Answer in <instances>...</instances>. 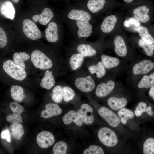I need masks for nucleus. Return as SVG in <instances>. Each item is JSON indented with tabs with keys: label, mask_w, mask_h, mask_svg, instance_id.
Masks as SVG:
<instances>
[{
	"label": "nucleus",
	"mask_w": 154,
	"mask_h": 154,
	"mask_svg": "<svg viewBox=\"0 0 154 154\" xmlns=\"http://www.w3.org/2000/svg\"><path fill=\"white\" fill-rule=\"evenodd\" d=\"M31 60L35 67L40 70H48L53 66L51 59L44 52L38 50L32 52Z\"/></svg>",
	"instance_id": "nucleus-1"
},
{
	"label": "nucleus",
	"mask_w": 154,
	"mask_h": 154,
	"mask_svg": "<svg viewBox=\"0 0 154 154\" xmlns=\"http://www.w3.org/2000/svg\"><path fill=\"white\" fill-rule=\"evenodd\" d=\"M3 67L6 73L15 80L21 81L26 76V72L24 69L11 60L5 61Z\"/></svg>",
	"instance_id": "nucleus-2"
},
{
	"label": "nucleus",
	"mask_w": 154,
	"mask_h": 154,
	"mask_svg": "<svg viewBox=\"0 0 154 154\" xmlns=\"http://www.w3.org/2000/svg\"><path fill=\"white\" fill-rule=\"evenodd\" d=\"M98 136L100 141L108 147L115 146L118 142L116 133L108 127H104L100 129L98 133Z\"/></svg>",
	"instance_id": "nucleus-3"
},
{
	"label": "nucleus",
	"mask_w": 154,
	"mask_h": 154,
	"mask_svg": "<svg viewBox=\"0 0 154 154\" xmlns=\"http://www.w3.org/2000/svg\"><path fill=\"white\" fill-rule=\"evenodd\" d=\"M23 31L29 38L36 40L41 38L42 33L37 25L29 19H25L22 25Z\"/></svg>",
	"instance_id": "nucleus-4"
},
{
	"label": "nucleus",
	"mask_w": 154,
	"mask_h": 154,
	"mask_svg": "<svg viewBox=\"0 0 154 154\" xmlns=\"http://www.w3.org/2000/svg\"><path fill=\"white\" fill-rule=\"evenodd\" d=\"M74 84L78 89L85 92L91 91L96 86L94 80L90 75L76 78L74 80Z\"/></svg>",
	"instance_id": "nucleus-5"
},
{
	"label": "nucleus",
	"mask_w": 154,
	"mask_h": 154,
	"mask_svg": "<svg viewBox=\"0 0 154 154\" xmlns=\"http://www.w3.org/2000/svg\"><path fill=\"white\" fill-rule=\"evenodd\" d=\"M98 113L111 126L116 127L119 124L120 121L118 117L114 112L106 108H101L99 110Z\"/></svg>",
	"instance_id": "nucleus-6"
},
{
	"label": "nucleus",
	"mask_w": 154,
	"mask_h": 154,
	"mask_svg": "<svg viewBox=\"0 0 154 154\" xmlns=\"http://www.w3.org/2000/svg\"><path fill=\"white\" fill-rule=\"evenodd\" d=\"M38 146L42 148H47L52 146L55 141V138L50 132L43 131L39 133L36 138Z\"/></svg>",
	"instance_id": "nucleus-7"
},
{
	"label": "nucleus",
	"mask_w": 154,
	"mask_h": 154,
	"mask_svg": "<svg viewBox=\"0 0 154 154\" xmlns=\"http://www.w3.org/2000/svg\"><path fill=\"white\" fill-rule=\"evenodd\" d=\"M93 112V109L90 105L84 104L81 105L80 109L77 111V112L83 122L86 125H90L94 121Z\"/></svg>",
	"instance_id": "nucleus-8"
},
{
	"label": "nucleus",
	"mask_w": 154,
	"mask_h": 154,
	"mask_svg": "<svg viewBox=\"0 0 154 154\" xmlns=\"http://www.w3.org/2000/svg\"><path fill=\"white\" fill-rule=\"evenodd\" d=\"M45 32L46 38L48 42L54 43L59 40L58 26L56 22L50 23L45 29Z\"/></svg>",
	"instance_id": "nucleus-9"
},
{
	"label": "nucleus",
	"mask_w": 154,
	"mask_h": 154,
	"mask_svg": "<svg viewBox=\"0 0 154 154\" xmlns=\"http://www.w3.org/2000/svg\"><path fill=\"white\" fill-rule=\"evenodd\" d=\"M77 27V34L79 38H87L92 33V26L89 21H76Z\"/></svg>",
	"instance_id": "nucleus-10"
},
{
	"label": "nucleus",
	"mask_w": 154,
	"mask_h": 154,
	"mask_svg": "<svg viewBox=\"0 0 154 154\" xmlns=\"http://www.w3.org/2000/svg\"><path fill=\"white\" fill-rule=\"evenodd\" d=\"M154 67V63L151 61L145 60L135 64L133 67V72L135 75L146 74Z\"/></svg>",
	"instance_id": "nucleus-11"
},
{
	"label": "nucleus",
	"mask_w": 154,
	"mask_h": 154,
	"mask_svg": "<svg viewBox=\"0 0 154 154\" xmlns=\"http://www.w3.org/2000/svg\"><path fill=\"white\" fill-rule=\"evenodd\" d=\"M115 86V83L112 80H110L106 83H101L97 86L95 94L99 97H104L112 92Z\"/></svg>",
	"instance_id": "nucleus-12"
},
{
	"label": "nucleus",
	"mask_w": 154,
	"mask_h": 154,
	"mask_svg": "<svg viewBox=\"0 0 154 154\" xmlns=\"http://www.w3.org/2000/svg\"><path fill=\"white\" fill-rule=\"evenodd\" d=\"M68 18L75 21H89L91 18L90 14L88 12L82 9H73L68 13Z\"/></svg>",
	"instance_id": "nucleus-13"
},
{
	"label": "nucleus",
	"mask_w": 154,
	"mask_h": 154,
	"mask_svg": "<svg viewBox=\"0 0 154 154\" xmlns=\"http://www.w3.org/2000/svg\"><path fill=\"white\" fill-rule=\"evenodd\" d=\"M45 109L42 110L41 114L44 118H48L53 116H58L62 112V109L57 104L53 103H49L46 105Z\"/></svg>",
	"instance_id": "nucleus-14"
},
{
	"label": "nucleus",
	"mask_w": 154,
	"mask_h": 154,
	"mask_svg": "<svg viewBox=\"0 0 154 154\" xmlns=\"http://www.w3.org/2000/svg\"><path fill=\"white\" fill-rule=\"evenodd\" d=\"M54 16V13L52 10L46 7L44 9L40 14L33 16L32 19L35 22L38 21L41 24L45 25L50 22Z\"/></svg>",
	"instance_id": "nucleus-15"
},
{
	"label": "nucleus",
	"mask_w": 154,
	"mask_h": 154,
	"mask_svg": "<svg viewBox=\"0 0 154 154\" xmlns=\"http://www.w3.org/2000/svg\"><path fill=\"white\" fill-rule=\"evenodd\" d=\"M62 120L64 123L66 125L74 122L77 125L82 126L83 122L77 112L74 110H71L65 114L63 116Z\"/></svg>",
	"instance_id": "nucleus-16"
},
{
	"label": "nucleus",
	"mask_w": 154,
	"mask_h": 154,
	"mask_svg": "<svg viewBox=\"0 0 154 154\" xmlns=\"http://www.w3.org/2000/svg\"><path fill=\"white\" fill-rule=\"evenodd\" d=\"M149 9L145 5L139 6L134 9L133 14L137 20L143 23H145L149 20L150 17L148 13Z\"/></svg>",
	"instance_id": "nucleus-17"
},
{
	"label": "nucleus",
	"mask_w": 154,
	"mask_h": 154,
	"mask_svg": "<svg viewBox=\"0 0 154 154\" xmlns=\"http://www.w3.org/2000/svg\"><path fill=\"white\" fill-rule=\"evenodd\" d=\"M115 45V52L119 56L123 57L127 54V47L123 38L121 36H116L114 39Z\"/></svg>",
	"instance_id": "nucleus-18"
},
{
	"label": "nucleus",
	"mask_w": 154,
	"mask_h": 154,
	"mask_svg": "<svg viewBox=\"0 0 154 154\" xmlns=\"http://www.w3.org/2000/svg\"><path fill=\"white\" fill-rule=\"evenodd\" d=\"M117 17L114 15H111L104 18L100 26L102 31L105 33L111 32L114 29L117 22Z\"/></svg>",
	"instance_id": "nucleus-19"
},
{
	"label": "nucleus",
	"mask_w": 154,
	"mask_h": 154,
	"mask_svg": "<svg viewBox=\"0 0 154 154\" xmlns=\"http://www.w3.org/2000/svg\"><path fill=\"white\" fill-rule=\"evenodd\" d=\"M85 57L77 52L72 54L69 59V64L71 70L75 71L79 69L83 63Z\"/></svg>",
	"instance_id": "nucleus-20"
},
{
	"label": "nucleus",
	"mask_w": 154,
	"mask_h": 154,
	"mask_svg": "<svg viewBox=\"0 0 154 154\" xmlns=\"http://www.w3.org/2000/svg\"><path fill=\"white\" fill-rule=\"evenodd\" d=\"M55 84V81L52 71L46 70L43 78L41 80L40 86L47 90L52 88Z\"/></svg>",
	"instance_id": "nucleus-21"
},
{
	"label": "nucleus",
	"mask_w": 154,
	"mask_h": 154,
	"mask_svg": "<svg viewBox=\"0 0 154 154\" xmlns=\"http://www.w3.org/2000/svg\"><path fill=\"white\" fill-rule=\"evenodd\" d=\"M0 11L5 17L13 19L15 17V10L12 3L8 1H5L2 5Z\"/></svg>",
	"instance_id": "nucleus-22"
},
{
	"label": "nucleus",
	"mask_w": 154,
	"mask_h": 154,
	"mask_svg": "<svg viewBox=\"0 0 154 154\" xmlns=\"http://www.w3.org/2000/svg\"><path fill=\"white\" fill-rule=\"evenodd\" d=\"M127 103V100L124 98L112 97L108 100L107 104L112 110H117L125 106Z\"/></svg>",
	"instance_id": "nucleus-23"
},
{
	"label": "nucleus",
	"mask_w": 154,
	"mask_h": 154,
	"mask_svg": "<svg viewBox=\"0 0 154 154\" xmlns=\"http://www.w3.org/2000/svg\"><path fill=\"white\" fill-rule=\"evenodd\" d=\"M76 50L77 52L82 54L84 57H92L96 54V50L88 44H79L76 47Z\"/></svg>",
	"instance_id": "nucleus-24"
},
{
	"label": "nucleus",
	"mask_w": 154,
	"mask_h": 154,
	"mask_svg": "<svg viewBox=\"0 0 154 154\" xmlns=\"http://www.w3.org/2000/svg\"><path fill=\"white\" fill-rule=\"evenodd\" d=\"M10 91L12 98L16 102H22L25 97L23 88L18 85L12 86Z\"/></svg>",
	"instance_id": "nucleus-25"
},
{
	"label": "nucleus",
	"mask_w": 154,
	"mask_h": 154,
	"mask_svg": "<svg viewBox=\"0 0 154 154\" xmlns=\"http://www.w3.org/2000/svg\"><path fill=\"white\" fill-rule=\"evenodd\" d=\"M106 68L102 62L99 61L96 64L90 65L88 67L89 72L92 74H95L98 78L104 76L106 73Z\"/></svg>",
	"instance_id": "nucleus-26"
},
{
	"label": "nucleus",
	"mask_w": 154,
	"mask_h": 154,
	"mask_svg": "<svg viewBox=\"0 0 154 154\" xmlns=\"http://www.w3.org/2000/svg\"><path fill=\"white\" fill-rule=\"evenodd\" d=\"M101 62L105 68L111 69L117 66L119 64V60L117 58L103 55L101 57Z\"/></svg>",
	"instance_id": "nucleus-27"
},
{
	"label": "nucleus",
	"mask_w": 154,
	"mask_h": 154,
	"mask_svg": "<svg viewBox=\"0 0 154 154\" xmlns=\"http://www.w3.org/2000/svg\"><path fill=\"white\" fill-rule=\"evenodd\" d=\"M30 58V55L26 52H16L13 55V61L15 64L19 65L25 70V66L24 62L29 60Z\"/></svg>",
	"instance_id": "nucleus-28"
},
{
	"label": "nucleus",
	"mask_w": 154,
	"mask_h": 154,
	"mask_svg": "<svg viewBox=\"0 0 154 154\" xmlns=\"http://www.w3.org/2000/svg\"><path fill=\"white\" fill-rule=\"evenodd\" d=\"M105 2V0H88L87 6L91 12L95 13L103 8Z\"/></svg>",
	"instance_id": "nucleus-29"
},
{
	"label": "nucleus",
	"mask_w": 154,
	"mask_h": 154,
	"mask_svg": "<svg viewBox=\"0 0 154 154\" xmlns=\"http://www.w3.org/2000/svg\"><path fill=\"white\" fill-rule=\"evenodd\" d=\"M11 134L14 138L17 140L21 139L24 133L22 125L19 123H13L10 126Z\"/></svg>",
	"instance_id": "nucleus-30"
},
{
	"label": "nucleus",
	"mask_w": 154,
	"mask_h": 154,
	"mask_svg": "<svg viewBox=\"0 0 154 154\" xmlns=\"http://www.w3.org/2000/svg\"><path fill=\"white\" fill-rule=\"evenodd\" d=\"M139 35L146 42L149 44L154 43V39L149 33L147 28L144 26H140L137 29Z\"/></svg>",
	"instance_id": "nucleus-31"
},
{
	"label": "nucleus",
	"mask_w": 154,
	"mask_h": 154,
	"mask_svg": "<svg viewBox=\"0 0 154 154\" xmlns=\"http://www.w3.org/2000/svg\"><path fill=\"white\" fill-rule=\"evenodd\" d=\"M154 84V73H152L149 76L145 75L142 78L138 84L139 88H149Z\"/></svg>",
	"instance_id": "nucleus-32"
},
{
	"label": "nucleus",
	"mask_w": 154,
	"mask_h": 154,
	"mask_svg": "<svg viewBox=\"0 0 154 154\" xmlns=\"http://www.w3.org/2000/svg\"><path fill=\"white\" fill-rule=\"evenodd\" d=\"M118 113L121 118V122L125 125L126 124L128 119L133 118L134 116L132 111L125 108L120 109Z\"/></svg>",
	"instance_id": "nucleus-33"
},
{
	"label": "nucleus",
	"mask_w": 154,
	"mask_h": 154,
	"mask_svg": "<svg viewBox=\"0 0 154 154\" xmlns=\"http://www.w3.org/2000/svg\"><path fill=\"white\" fill-rule=\"evenodd\" d=\"M52 95V98L55 103H59L63 100L62 86L60 85H57L53 88Z\"/></svg>",
	"instance_id": "nucleus-34"
},
{
	"label": "nucleus",
	"mask_w": 154,
	"mask_h": 154,
	"mask_svg": "<svg viewBox=\"0 0 154 154\" xmlns=\"http://www.w3.org/2000/svg\"><path fill=\"white\" fill-rule=\"evenodd\" d=\"M75 96V93L73 90L68 86H62L63 100L66 102L72 100Z\"/></svg>",
	"instance_id": "nucleus-35"
},
{
	"label": "nucleus",
	"mask_w": 154,
	"mask_h": 154,
	"mask_svg": "<svg viewBox=\"0 0 154 154\" xmlns=\"http://www.w3.org/2000/svg\"><path fill=\"white\" fill-rule=\"evenodd\" d=\"M67 146L64 142L59 141L54 146L52 150L55 154H65L66 153Z\"/></svg>",
	"instance_id": "nucleus-36"
},
{
	"label": "nucleus",
	"mask_w": 154,
	"mask_h": 154,
	"mask_svg": "<svg viewBox=\"0 0 154 154\" xmlns=\"http://www.w3.org/2000/svg\"><path fill=\"white\" fill-rule=\"evenodd\" d=\"M143 153L144 154H153L154 153V139L149 138L144 143Z\"/></svg>",
	"instance_id": "nucleus-37"
},
{
	"label": "nucleus",
	"mask_w": 154,
	"mask_h": 154,
	"mask_svg": "<svg viewBox=\"0 0 154 154\" xmlns=\"http://www.w3.org/2000/svg\"><path fill=\"white\" fill-rule=\"evenodd\" d=\"M139 46L143 48L144 51L147 55L151 56L153 53L154 45L149 44L145 42L142 38L139 41Z\"/></svg>",
	"instance_id": "nucleus-38"
},
{
	"label": "nucleus",
	"mask_w": 154,
	"mask_h": 154,
	"mask_svg": "<svg viewBox=\"0 0 154 154\" xmlns=\"http://www.w3.org/2000/svg\"><path fill=\"white\" fill-rule=\"evenodd\" d=\"M104 152L100 146L96 145H92L85 149L84 154H104Z\"/></svg>",
	"instance_id": "nucleus-39"
},
{
	"label": "nucleus",
	"mask_w": 154,
	"mask_h": 154,
	"mask_svg": "<svg viewBox=\"0 0 154 154\" xmlns=\"http://www.w3.org/2000/svg\"><path fill=\"white\" fill-rule=\"evenodd\" d=\"M10 107L11 109L14 113L21 114L24 111L23 107L16 102H11Z\"/></svg>",
	"instance_id": "nucleus-40"
},
{
	"label": "nucleus",
	"mask_w": 154,
	"mask_h": 154,
	"mask_svg": "<svg viewBox=\"0 0 154 154\" xmlns=\"http://www.w3.org/2000/svg\"><path fill=\"white\" fill-rule=\"evenodd\" d=\"M7 121L13 123H22V118L21 114L14 113L9 115L6 118Z\"/></svg>",
	"instance_id": "nucleus-41"
},
{
	"label": "nucleus",
	"mask_w": 154,
	"mask_h": 154,
	"mask_svg": "<svg viewBox=\"0 0 154 154\" xmlns=\"http://www.w3.org/2000/svg\"><path fill=\"white\" fill-rule=\"evenodd\" d=\"M147 105L146 104L143 102H139L136 108L135 114L137 116L141 115L143 112H146Z\"/></svg>",
	"instance_id": "nucleus-42"
},
{
	"label": "nucleus",
	"mask_w": 154,
	"mask_h": 154,
	"mask_svg": "<svg viewBox=\"0 0 154 154\" xmlns=\"http://www.w3.org/2000/svg\"><path fill=\"white\" fill-rule=\"evenodd\" d=\"M7 41L5 33L2 28L0 27V48L6 46Z\"/></svg>",
	"instance_id": "nucleus-43"
},
{
	"label": "nucleus",
	"mask_w": 154,
	"mask_h": 154,
	"mask_svg": "<svg viewBox=\"0 0 154 154\" xmlns=\"http://www.w3.org/2000/svg\"><path fill=\"white\" fill-rule=\"evenodd\" d=\"M1 138L2 139H5L9 142L11 141V137L9 131L8 129L3 130L1 134Z\"/></svg>",
	"instance_id": "nucleus-44"
},
{
	"label": "nucleus",
	"mask_w": 154,
	"mask_h": 154,
	"mask_svg": "<svg viewBox=\"0 0 154 154\" xmlns=\"http://www.w3.org/2000/svg\"><path fill=\"white\" fill-rule=\"evenodd\" d=\"M129 21H130V23L131 24L135 25L137 27H139L140 26V23L136 19L134 18H130Z\"/></svg>",
	"instance_id": "nucleus-45"
},
{
	"label": "nucleus",
	"mask_w": 154,
	"mask_h": 154,
	"mask_svg": "<svg viewBox=\"0 0 154 154\" xmlns=\"http://www.w3.org/2000/svg\"><path fill=\"white\" fill-rule=\"evenodd\" d=\"M149 115L153 116L154 115V112L152 110V108L151 106H148L146 109V112Z\"/></svg>",
	"instance_id": "nucleus-46"
},
{
	"label": "nucleus",
	"mask_w": 154,
	"mask_h": 154,
	"mask_svg": "<svg viewBox=\"0 0 154 154\" xmlns=\"http://www.w3.org/2000/svg\"><path fill=\"white\" fill-rule=\"evenodd\" d=\"M149 94V95L154 100V86H153L151 87Z\"/></svg>",
	"instance_id": "nucleus-47"
},
{
	"label": "nucleus",
	"mask_w": 154,
	"mask_h": 154,
	"mask_svg": "<svg viewBox=\"0 0 154 154\" xmlns=\"http://www.w3.org/2000/svg\"><path fill=\"white\" fill-rule=\"evenodd\" d=\"M123 25L125 27H129L131 25V24L130 23V21L127 20H125L124 21Z\"/></svg>",
	"instance_id": "nucleus-48"
},
{
	"label": "nucleus",
	"mask_w": 154,
	"mask_h": 154,
	"mask_svg": "<svg viewBox=\"0 0 154 154\" xmlns=\"http://www.w3.org/2000/svg\"><path fill=\"white\" fill-rule=\"evenodd\" d=\"M133 0H124L125 2L128 3H130Z\"/></svg>",
	"instance_id": "nucleus-49"
},
{
	"label": "nucleus",
	"mask_w": 154,
	"mask_h": 154,
	"mask_svg": "<svg viewBox=\"0 0 154 154\" xmlns=\"http://www.w3.org/2000/svg\"><path fill=\"white\" fill-rule=\"evenodd\" d=\"M15 3H17L19 1V0H12Z\"/></svg>",
	"instance_id": "nucleus-50"
}]
</instances>
